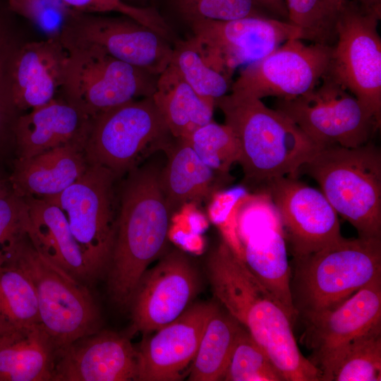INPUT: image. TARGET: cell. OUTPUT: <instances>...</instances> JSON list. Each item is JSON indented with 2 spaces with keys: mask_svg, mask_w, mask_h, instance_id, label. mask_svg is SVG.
<instances>
[{
  "mask_svg": "<svg viewBox=\"0 0 381 381\" xmlns=\"http://www.w3.org/2000/svg\"><path fill=\"white\" fill-rule=\"evenodd\" d=\"M207 270L217 299L263 349L284 381H322V372L301 352L286 310L224 240L210 253Z\"/></svg>",
  "mask_w": 381,
  "mask_h": 381,
  "instance_id": "6da1fadb",
  "label": "cell"
},
{
  "mask_svg": "<svg viewBox=\"0 0 381 381\" xmlns=\"http://www.w3.org/2000/svg\"><path fill=\"white\" fill-rule=\"evenodd\" d=\"M159 173L155 164L137 166L119 188L115 241L106 275L109 295L121 308L128 307L141 277L167 243L171 214Z\"/></svg>",
  "mask_w": 381,
  "mask_h": 381,
  "instance_id": "7a4b0ae2",
  "label": "cell"
},
{
  "mask_svg": "<svg viewBox=\"0 0 381 381\" xmlns=\"http://www.w3.org/2000/svg\"><path fill=\"white\" fill-rule=\"evenodd\" d=\"M237 138L245 186L260 192L270 181L298 177L318 147L290 119L261 99L231 92L215 100Z\"/></svg>",
  "mask_w": 381,
  "mask_h": 381,
  "instance_id": "3957f363",
  "label": "cell"
},
{
  "mask_svg": "<svg viewBox=\"0 0 381 381\" xmlns=\"http://www.w3.org/2000/svg\"><path fill=\"white\" fill-rule=\"evenodd\" d=\"M313 179L337 214L358 237L381 238V150L368 143L353 148L322 147L300 168Z\"/></svg>",
  "mask_w": 381,
  "mask_h": 381,
  "instance_id": "277c9868",
  "label": "cell"
},
{
  "mask_svg": "<svg viewBox=\"0 0 381 381\" xmlns=\"http://www.w3.org/2000/svg\"><path fill=\"white\" fill-rule=\"evenodd\" d=\"M291 291L296 316L339 305L381 276V238H345L294 258Z\"/></svg>",
  "mask_w": 381,
  "mask_h": 381,
  "instance_id": "5b68a950",
  "label": "cell"
},
{
  "mask_svg": "<svg viewBox=\"0 0 381 381\" xmlns=\"http://www.w3.org/2000/svg\"><path fill=\"white\" fill-rule=\"evenodd\" d=\"M5 258L4 263L19 267L33 284L40 322L58 350L100 330V313L87 286L44 258L27 233L8 249Z\"/></svg>",
  "mask_w": 381,
  "mask_h": 381,
  "instance_id": "8992f818",
  "label": "cell"
},
{
  "mask_svg": "<svg viewBox=\"0 0 381 381\" xmlns=\"http://www.w3.org/2000/svg\"><path fill=\"white\" fill-rule=\"evenodd\" d=\"M59 37L66 52L61 87L65 101L88 117L153 95L157 76L113 57L95 44Z\"/></svg>",
  "mask_w": 381,
  "mask_h": 381,
  "instance_id": "52a82bcc",
  "label": "cell"
},
{
  "mask_svg": "<svg viewBox=\"0 0 381 381\" xmlns=\"http://www.w3.org/2000/svg\"><path fill=\"white\" fill-rule=\"evenodd\" d=\"M118 179L109 169L87 164L84 173L64 190L42 198L65 213L93 282L107 274L111 258L119 209Z\"/></svg>",
  "mask_w": 381,
  "mask_h": 381,
  "instance_id": "ba28073f",
  "label": "cell"
},
{
  "mask_svg": "<svg viewBox=\"0 0 381 381\" xmlns=\"http://www.w3.org/2000/svg\"><path fill=\"white\" fill-rule=\"evenodd\" d=\"M172 138L152 96L145 97L91 118L84 152L87 164L101 165L120 179L147 151L162 150Z\"/></svg>",
  "mask_w": 381,
  "mask_h": 381,
  "instance_id": "9c48e42d",
  "label": "cell"
},
{
  "mask_svg": "<svg viewBox=\"0 0 381 381\" xmlns=\"http://www.w3.org/2000/svg\"><path fill=\"white\" fill-rule=\"evenodd\" d=\"M274 109L319 147H357L368 143L380 127L369 110L329 71L306 93L277 99Z\"/></svg>",
  "mask_w": 381,
  "mask_h": 381,
  "instance_id": "30bf717a",
  "label": "cell"
},
{
  "mask_svg": "<svg viewBox=\"0 0 381 381\" xmlns=\"http://www.w3.org/2000/svg\"><path fill=\"white\" fill-rule=\"evenodd\" d=\"M239 202L234 219L239 258L294 321L296 315L291 291V271L279 212L265 193Z\"/></svg>",
  "mask_w": 381,
  "mask_h": 381,
  "instance_id": "8fae6325",
  "label": "cell"
},
{
  "mask_svg": "<svg viewBox=\"0 0 381 381\" xmlns=\"http://www.w3.org/2000/svg\"><path fill=\"white\" fill-rule=\"evenodd\" d=\"M381 17L353 0H344L337 14V39L329 73L381 123Z\"/></svg>",
  "mask_w": 381,
  "mask_h": 381,
  "instance_id": "7c38bea8",
  "label": "cell"
},
{
  "mask_svg": "<svg viewBox=\"0 0 381 381\" xmlns=\"http://www.w3.org/2000/svg\"><path fill=\"white\" fill-rule=\"evenodd\" d=\"M190 39L204 61L231 80L236 68L264 58L286 40L301 39V30L288 20L251 16L226 21L190 23Z\"/></svg>",
  "mask_w": 381,
  "mask_h": 381,
  "instance_id": "4fadbf2b",
  "label": "cell"
},
{
  "mask_svg": "<svg viewBox=\"0 0 381 381\" xmlns=\"http://www.w3.org/2000/svg\"><path fill=\"white\" fill-rule=\"evenodd\" d=\"M293 38L264 58L246 66L231 92L262 99H289L313 89L331 66L333 46Z\"/></svg>",
  "mask_w": 381,
  "mask_h": 381,
  "instance_id": "5bb4252c",
  "label": "cell"
},
{
  "mask_svg": "<svg viewBox=\"0 0 381 381\" xmlns=\"http://www.w3.org/2000/svg\"><path fill=\"white\" fill-rule=\"evenodd\" d=\"M199 278L189 258L178 249L163 255L139 280L128 305V334L156 331L179 317L197 294Z\"/></svg>",
  "mask_w": 381,
  "mask_h": 381,
  "instance_id": "9a60e30c",
  "label": "cell"
},
{
  "mask_svg": "<svg viewBox=\"0 0 381 381\" xmlns=\"http://www.w3.org/2000/svg\"><path fill=\"white\" fill-rule=\"evenodd\" d=\"M260 192L267 194L277 208L294 258L317 252L343 237L338 214L324 194L298 177L274 179Z\"/></svg>",
  "mask_w": 381,
  "mask_h": 381,
  "instance_id": "2e32d148",
  "label": "cell"
},
{
  "mask_svg": "<svg viewBox=\"0 0 381 381\" xmlns=\"http://www.w3.org/2000/svg\"><path fill=\"white\" fill-rule=\"evenodd\" d=\"M61 35L95 44L113 57L158 77L170 64L168 40L131 18L74 11Z\"/></svg>",
  "mask_w": 381,
  "mask_h": 381,
  "instance_id": "e0dca14e",
  "label": "cell"
},
{
  "mask_svg": "<svg viewBox=\"0 0 381 381\" xmlns=\"http://www.w3.org/2000/svg\"><path fill=\"white\" fill-rule=\"evenodd\" d=\"M302 341L322 381L343 348L356 337L381 324V276L336 307L301 317Z\"/></svg>",
  "mask_w": 381,
  "mask_h": 381,
  "instance_id": "ac0fdd59",
  "label": "cell"
},
{
  "mask_svg": "<svg viewBox=\"0 0 381 381\" xmlns=\"http://www.w3.org/2000/svg\"><path fill=\"white\" fill-rule=\"evenodd\" d=\"M216 304L199 303L145 338L137 350V381H175L192 363Z\"/></svg>",
  "mask_w": 381,
  "mask_h": 381,
  "instance_id": "d6986e66",
  "label": "cell"
},
{
  "mask_svg": "<svg viewBox=\"0 0 381 381\" xmlns=\"http://www.w3.org/2000/svg\"><path fill=\"white\" fill-rule=\"evenodd\" d=\"M137 373L129 337L99 330L58 350L52 381H131Z\"/></svg>",
  "mask_w": 381,
  "mask_h": 381,
  "instance_id": "ffe728a7",
  "label": "cell"
},
{
  "mask_svg": "<svg viewBox=\"0 0 381 381\" xmlns=\"http://www.w3.org/2000/svg\"><path fill=\"white\" fill-rule=\"evenodd\" d=\"M66 56L59 36L28 43L13 54L8 85L16 109H32L54 99L62 85Z\"/></svg>",
  "mask_w": 381,
  "mask_h": 381,
  "instance_id": "44dd1931",
  "label": "cell"
},
{
  "mask_svg": "<svg viewBox=\"0 0 381 381\" xmlns=\"http://www.w3.org/2000/svg\"><path fill=\"white\" fill-rule=\"evenodd\" d=\"M28 208L25 231L35 249L75 280L93 283L84 254L74 238L65 213L42 198H23Z\"/></svg>",
  "mask_w": 381,
  "mask_h": 381,
  "instance_id": "7402d4cb",
  "label": "cell"
},
{
  "mask_svg": "<svg viewBox=\"0 0 381 381\" xmlns=\"http://www.w3.org/2000/svg\"><path fill=\"white\" fill-rule=\"evenodd\" d=\"M162 151L167 162L160 169L159 180L171 214L186 204L210 198L234 180L231 174L206 165L188 139L173 137Z\"/></svg>",
  "mask_w": 381,
  "mask_h": 381,
  "instance_id": "603a6c76",
  "label": "cell"
},
{
  "mask_svg": "<svg viewBox=\"0 0 381 381\" xmlns=\"http://www.w3.org/2000/svg\"><path fill=\"white\" fill-rule=\"evenodd\" d=\"M91 118L66 101L53 99L16 119L13 132L18 158L58 146L85 143Z\"/></svg>",
  "mask_w": 381,
  "mask_h": 381,
  "instance_id": "cb8c5ba5",
  "label": "cell"
},
{
  "mask_svg": "<svg viewBox=\"0 0 381 381\" xmlns=\"http://www.w3.org/2000/svg\"><path fill=\"white\" fill-rule=\"evenodd\" d=\"M84 145L82 142L70 143L30 157H17L10 177L12 191L22 198H44L60 193L87 167Z\"/></svg>",
  "mask_w": 381,
  "mask_h": 381,
  "instance_id": "d4e9b609",
  "label": "cell"
},
{
  "mask_svg": "<svg viewBox=\"0 0 381 381\" xmlns=\"http://www.w3.org/2000/svg\"><path fill=\"white\" fill-rule=\"evenodd\" d=\"M58 349L40 323L0 334V381H52Z\"/></svg>",
  "mask_w": 381,
  "mask_h": 381,
  "instance_id": "484cf974",
  "label": "cell"
},
{
  "mask_svg": "<svg viewBox=\"0 0 381 381\" xmlns=\"http://www.w3.org/2000/svg\"><path fill=\"white\" fill-rule=\"evenodd\" d=\"M152 97L174 138L188 139L213 120L215 102L199 95L171 64L157 77Z\"/></svg>",
  "mask_w": 381,
  "mask_h": 381,
  "instance_id": "4316f807",
  "label": "cell"
},
{
  "mask_svg": "<svg viewBox=\"0 0 381 381\" xmlns=\"http://www.w3.org/2000/svg\"><path fill=\"white\" fill-rule=\"evenodd\" d=\"M242 325L217 304L207 320L188 380H222Z\"/></svg>",
  "mask_w": 381,
  "mask_h": 381,
  "instance_id": "83f0119b",
  "label": "cell"
},
{
  "mask_svg": "<svg viewBox=\"0 0 381 381\" xmlns=\"http://www.w3.org/2000/svg\"><path fill=\"white\" fill-rule=\"evenodd\" d=\"M40 322L33 284L19 267L6 262L0 267V334Z\"/></svg>",
  "mask_w": 381,
  "mask_h": 381,
  "instance_id": "f1b7e54d",
  "label": "cell"
},
{
  "mask_svg": "<svg viewBox=\"0 0 381 381\" xmlns=\"http://www.w3.org/2000/svg\"><path fill=\"white\" fill-rule=\"evenodd\" d=\"M381 380V324L346 344L334 361L325 381Z\"/></svg>",
  "mask_w": 381,
  "mask_h": 381,
  "instance_id": "f546056e",
  "label": "cell"
},
{
  "mask_svg": "<svg viewBox=\"0 0 381 381\" xmlns=\"http://www.w3.org/2000/svg\"><path fill=\"white\" fill-rule=\"evenodd\" d=\"M170 64L202 97L215 102L231 89V80L208 66L190 39L175 43Z\"/></svg>",
  "mask_w": 381,
  "mask_h": 381,
  "instance_id": "4dcf8cb0",
  "label": "cell"
},
{
  "mask_svg": "<svg viewBox=\"0 0 381 381\" xmlns=\"http://www.w3.org/2000/svg\"><path fill=\"white\" fill-rule=\"evenodd\" d=\"M200 159L213 170L230 174L241 157L239 143L226 124L213 120L197 129L188 139Z\"/></svg>",
  "mask_w": 381,
  "mask_h": 381,
  "instance_id": "1f68e13d",
  "label": "cell"
},
{
  "mask_svg": "<svg viewBox=\"0 0 381 381\" xmlns=\"http://www.w3.org/2000/svg\"><path fill=\"white\" fill-rule=\"evenodd\" d=\"M222 380L284 381V379L266 353L243 327Z\"/></svg>",
  "mask_w": 381,
  "mask_h": 381,
  "instance_id": "d6a6232c",
  "label": "cell"
},
{
  "mask_svg": "<svg viewBox=\"0 0 381 381\" xmlns=\"http://www.w3.org/2000/svg\"><path fill=\"white\" fill-rule=\"evenodd\" d=\"M288 21L301 32V40L333 46L336 42L337 14L325 0H284Z\"/></svg>",
  "mask_w": 381,
  "mask_h": 381,
  "instance_id": "836d02e7",
  "label": "cell"
},
{
  "mask_svg": "<svg viewBox=\"0 0 381 381\" xmlns=\"http://www.w3.org/2000/svg\"><path fill=\"white\" fill-rule=\"evenodd\" d=\"M176 6L180 13L190 23L270 16L265 13L255 0H176Z\"/></svg>",
  "mask_w": 381,
  "mask_h": 381,
  "instance_id": "e575fe53",
  "label": "cell"
},
{
  "mask_svg": "<svg viewBox=\"0 0 381 381\" xmlns=\"http://www.w3.org/2000/svg\"><path fill=\"white\" fill-rule=\"evenodd\" d=\"M74 11L95 13L116 12L131 18L157 32L167 40L169 29L163 19L155 12L138 8L123 2L122 0H60Z\"/></svg>",
  "mask_w": 381,
  "mask_h": 381,
  "instance_id": "d590c367",
  "label": "cell"
},
{
  "mask_svg": "<svg viewBox=\"0 0 381 381\" xmlns=\"http://www.w3.org/2000/svg\"><path fill=\"white\" fill-rule=\"evenodd\" d=\"M28 217L23 198L11 191L0 198V267L8 248L24 234Z\"/></svg>",
  "mask_w": 381,
  "mask_h": 381,
  "instance_id": "8d00e7d4",
  "label": "cell"
},
{
  "mask_svg": "<svg viewBox=\"0 0 381 381\" xmlns=\"http://www.w3.org/2000/svg\"><path fill=\"white\" fill-rule=\"evenodd\" d=\"M11 54L8 38L0 21V93L8 90V68L13 55Z\"/></svg>",
  "mask_w": 381,
  "mask_h": 381,
  "instance_id": "74e56055",
  "label": "cell"
},
{
  "mask_svg": "<svg viewBox=\"0 0 381 381\" xmlns=\"http://www.w3.org/2000/svg\"><path fill=\"white\" fill-rule=\"evenodd\" d=\"M16 108L10 97L9 91L0 93V144L6 135L9 128H13L15 121H12Z\"/></svg>",
  "mask_w": 381,
  "mask_h": 381,
  "instance_id": "f35d334b",
  "label": "cell"
},
{
  "mask_svg": "<svg viewBox=\"0 0 381 381\" xmlns=\"http://www.w3.org/2000/svg\"><path fill=\"white\" fill-rule=\"evenodd\" d=\"M10 8L25 18L35 20L42 12V0H8Z\"/></svg>",
  "mask_w": 381,
  "mask_h": 381,
  "instance_id": "ab89813d",
  "label": "cell"
},
{
  "mask_svg": "<svg viewBox=\"0 0 381 381\" xmlns=\"http://www.w3.org/2000/svg\"><path fill=\"white\" fill-rule=\"evenodd\" d=\"M258 4L272 17L288 20V11L284 0H255Z\"/></svg>",
  "mask_w": 381,
  "mask_h": 381,
  "instance_id": "60d3db41",
  "label": "cell"
},
{
  "mask_svg": "<svg viewBox=\"0 0 381 381\" xmlns=\"http://www.w3.org/2000/svg\"><path fill=\"white\" fill-rule=\"evenodd\" d=\"M361 8L381 17V0H353Z\"/></svg>",
  "mask_w": 381,
  "mask_h": 381,
  "instance_id": "b9f144b4",
  "label": "cell"
},
{
  "mask_svg": "<svg viewBox=\"0 0 381 381\" xmlns=\"http://www.w3.org/2000/svg\"><path fill=\"white\" fill-rule=\"evenodd\" d=\"M329 8L335 14H337L344 0H325Z\"/></svg>",
  "mask_w": 381,
  "mask_h": 381,
  "instance_id": "7bdbcfd3",
  "label": "cell"
},
{
  "mask_svg": "<svg viewBox=\"0 0 381 381\" xmlns=\"http://www.w3.org/2000/svg\"><path fill=\"white\" fill-rule=\"evenodd\" d=\"M11 192L6 183L0 179V198L8 195Z\"/></svg>",
  "mask_w": 381,
  "mask_h": 381,
  "instance_id": "ee69618b",
  "label": "cell"
}]
</instances>
